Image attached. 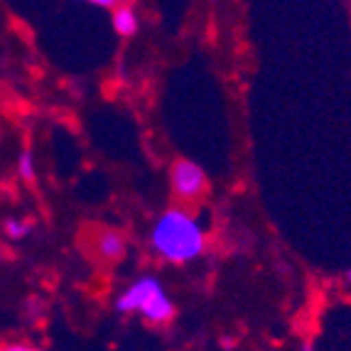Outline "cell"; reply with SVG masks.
<instances>
[{
    "mask_svg": "<svg viewBox=\"0 0 351 351\" xmlns=\"http://www.w3.org/2000/svg\"><path fill=\"white\" fill-rule=\"evenodd\" d=\"M150 248L165 263L187 265L206 251V231L187 209L170 206L152 221Z\"/></svg>",
    "mask_w": 351,
    "mask_h": 351,
    "instance_id": "obj_1",
    "label": "cell"
},
{
    "mask_svg": "<svg viewBox=\"0 0 351 351\" xmlns=\"http://www.w3.org/2000/svg\"><path fill=\"white\" fill-rule=\"evenodd\" d=\"M118 315H141L147 324H170L177 315V304L158 276L135 278L113 302Z\"/></svg>",
    "mask_w": 351,
    "mask_h": 351,
    "instance_id": "obj_2",
    "label": "cell"
},
{
    "mask_svg": "<svg viewBox=\"0 0 351 351\" xmlns=\"http://www.w3.org/2000/svg\"><path fill=\"white\" fill-rule=\"evenodd\" d=\"M170 187L177 199L197 202L206 192V172L194 160L177 158L170 165Z\"/></svg>",
    "mask_w": 351,
    "mask_h": 351,
    "instance_id": "obj_3",
    "label": "cell"
},
{
    "mask_svg": "<svg viewBox=\"0 0 351 351\" xmlns=\"http://www.w3.org/2000/svg\"><path fill=\"white\" fill-rule=\"evenodd\" d=\"M96 253H99L104 261L108 263H118L123 261L125 253H128V239L123 236V231H116V228H104L96 236Z\"/></svg>",
    "mask_w": 351,
    "mask_h": 351,
    "instance_id": "obj_4",
    "label": "cell"
},
{
    "mask_svg": "<svg viewBox=\"0 0 351 351\" xmlns=\"http://www.w3.org/2000/svg\"><path fill=\"white\" fill-rule=\"evenodd\" d=\"M111 25H113V29H116L118 37L130 40V37H135L138 35V29H141V18H138V12H135L133 5L118 3V8L111 12Z\"/></svg>",
    "mask_w": 351,
    "mask_h": 351,
    "instance_id": "obj_5",
    "label": "cell"
},
{
    "mask_svg": "<svg viewBox=\"0 0 351 351\" xmlns=\"http://www.w3.org/2000/svg\"><path fill=\"white\" fill-rule=\"evenodd\" d=\"M3 231H5L8 239L23 241V239H27V236L32 234V223L25 221V219L10 217V219H5V223H3Z\"/></svg>",
    "mask_w": 351,
    "mask_h": 351,
    "instance_id": "obj_6",
    "label": "cell"
},
{
    "mask_svg": "<svg viewBox=\"0 0 351 351\" xmlns=\"http://www.w3.org/2000/svg\"><path fill=\"white\" fill-rule=\"evenodd\" d=\"M18 175L25 182H35L37 177V165H35V155L32 150H23L18 155Z\"/></svg>",
    "mask_w": 351,
    "mask_h": 351,
    "instance_id": "obj_7",
    "label": "cell"
},
{
    "mask_svg": "<svg viewBox=\"0 0 351 351\" xmlns=\"http://www.w3.org/2000/svg\"><path fill=\"white\" fill-rule=\"evenodd\" d=\"M0 351H45V349H40L35 344H27V341H10V344H5Z\"/></svg>",
    "mask_w": 351,
    "mask_h": 351,
    "instance_id": "obj_8",
    "label": "cell"
},
{
    "mask_svg": "<svg viewBox=\"0 0 351 351\" xmlns=\"http://www.w3.org/2000/svg\"><path fill=\"white\" fill-rule=\"evenodd\" d=\"M88 5H91V8H99V10H111L113 12L118 8V0H91Z\"/></svg>",
    "mask_w": 351,
    "mask_h": 351,
    "instance_id": "obj_9",
    "label": "cell"
},
{
    "mask_svg": "<svg viewBox=\"0 0 351 351\" xmlns=\"http://www.w3.org/2000/svg\"><path fill=\"white\" fill-rule=\"evenodd\" d=\"M300 351H317V346L312 344V341H307V344H302V346H300Z\"/></svg>",
    "mask_w": 351,
    "mask_h": 351,
    "instance_id": "obj_10",
    "label": "cell"
},
{
    "mask_svg": "<svg viewBox=\"0 0 351 351\" xmlns=\"http://www.w3.org/2000/svg\"><path fill=\"white\" fill-rule=\"evenodd\" d=\"M344 280H346V285L351 287V268H349V270H346V273H344Z\"/></svg>",
    "mask_w": 351,
    "mask_h": 351,
    "instance_id": "obj_11",
    "label": "cell"
}]
</instances>
